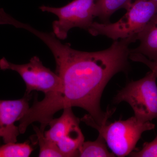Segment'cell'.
Segmentation results:
<instances>
[{
    "mask_svg": "<svg viewBox=\"0 0 157 157\" xmlns=\"http://www.w3.org/2000/svg\"><path fill=\"white\" fill-rule=\"evenodd\" d=\"M31 33L50 49L56 63V73L61 80L60 90L45 94L41 101L35 99L29 110L31 120L46 128L59 110L75 107L87 111L97 123H106L115 109L102 111V94L114 75L129 71V46L137 41V37L115 40L105 50L87 52L63 44L53 32L33 28Z\"/></svg>",
    "mask_w": 157,
    "mask_h": 157,
    "instance_id": "cell-1",
    "label": "cell"
},
{
    "mask_svg": "<svg viewBox=\"0 0 157 157\" xmlns=\"http://www.w3.org/2000/svg\"><path fill=\"white\" fill-rule=\"evenodd\" d=\"M87 125L96 129L99 135L104 137L105 142L112 152L117 156L128 155L135 148L144 132L155 128V125L150 121H140L135 116L126 120L108 121L98 124L89 114L80 119Z\"/></svg>",
    "mask_w": 157,
    "mask_h": 157,
    "instance_id": "cell-2",
    "label": "cell"
},
{
    "mask_svg": "<svg viewBox=\"0 0 157 157\" xmlns=\"http://www.w3.org/2000/svg\"><path fill=\"white\" fill-rule=\"evenodd\" d=\"M127 11L117 22L94 21L88 32L93 36H106L114 41L137 36L157 13V4L150 0H135Z\"/></svg>",
    "mask_w": 157,
    "mask_h": 157,
    "instance_id": "cell-3",
    "label": "cell"
},
{
    "mask_svg": "<svg viewBox=\"0 0 157 157\" xmlns=\"http://www.w3.org/2000/svg\"><path fill=\"white\" fill-rule=\"evenodd\" d=\"M156 78L151 71L143 78L131 82L118 93L113 103H128L134 110L135 117L140 121L146 122L157 118Z\"/></svg>",
    "mask_w": 157,
    "mask_h": 157,
    "instance_id": "cell-4",
    "label": "cell"
},
{
    "mask_svg": "<svg viewBox=\"0 0 157 157\" xmlns=\"http://www.w3.org/2000/svg\"><path fill=\"white\" fill-rule=\"evenodd\" d=\"M97 0H73L67 5L55 8L45 6L39 7L43 12L55 14L58 19L52 22L53 33L59 39L64 40L71 29L78 27L87 31L95 16Z\"/></svg>",
    "mask_w": 157,
    "mask_h": 157,
    "instance_id": "cell-5",
    "label": "cell"
},
{
    "mask_svg": "<svg viewBox=\"0 0 157 157\" xmlns=\"http://www.w3.org/2000/svg\"><path fill=\"white\" fill-rule=\"evenodd\" d=\"M80 121L72 107H67L59 117L50 121L49 130L44 132L45 137L56 144L64 157H78V149L84 142Z\"/></svg>",
    "mask_w": 157,
    "mask_h": 157,
    "instance_id": "cell-6",
    "label": "cell"
},
{
    "mask_svg": "<svg viewBox=\"0 0 157 157\" xmlns=\"http://www.w3.org/2000/svg\"><path fill=\"white\" fill-rule=\"evenodd\" d=\"M0 69L11 70L19 74L25 82V94L29 95L33 90L46 94L59 91L61 88V80L56 74L43 65L38 57H32L24 64H15L5 57L0 59Z\"/></svg>",
    "mask_w": 157,
    "mask_h": 157,
    "instance_id": "cell-7",
    "label": "cell"
},
{
    "mask_svg": "<svg viewBox=\"0 0 157 157\" xmlns=\"http://www.w3.org/2000/svg\"><path fill=\"white\" fill-rule=\"evenodd\" d=\"M30 97L25 94L18 100H0V137L5 144L16 143L19 128L15 125L29 110Z\"/></svg>",
    "mask_w": 157,
    "mask_h": 157,
    "instance_id": "cell-8",
    "label": "cell"
},
{
    "mask_svg": "<svg viewBox=\"0 0 157 157\" xmlns=\"http://www.w3.org/2000/svg\"><path fill=\"white\" fill-rule=\"evenodd\" d=\"M140 45L130 53L141 54L149 59L157 62V12L137 36Z\"/></svg>",
    "mask_w": 157,
    "mask_h": 157,
    "instance_id": "cell-9",
    "label": "cell"
},
{
    "mask_svg": "<svg viewBox=\"0 0 157 157\" xmlns=\"http://www.w3.org/2000/svg\"><path fill=\"white\" fill-rule=\"evenodd\" d=\"M132 3V0H97L95 16L99 17L104 23H107L115 11L121 9L128 10Z\"/></svg>",
    "mask_w": 157,
    "mask_h": 157,
    "instance_id": "cell-10",
    "label": "cell"
},
{
    "mask_svg": "<svg viewBox=\"0 0 157 157\" xmlns=\"http://www.w3.org/2000/svg\"><path fill=\"white\" fill-rule=\"evenodd\" d=\"M106 142L101 135L94 141L83 142L78 149V157H114L115 155L107 149Z\"/></svg>",
    "mask_w": 157,
    "mask_h": 157,
    "instance_id": "cell-11",
    "label": "cell"
},
{
    "mask_svg": "<svg viewBox=\"0 0 157 157\" xmlns=\"http://www.w3.org/2000/svg\"><path fill=\"white\" fill-rule=\"evenodd\" d=\"M33 129L40 147L39 157H64L56 144L45 137L44 132L36 126H33Z\"/></svg>",
    "mask_w": 157,
    "mask_h": 157,
    "instance_id": "cell-12",
    "label": "cell"
},
{
    "mask_svg": "<svg viewBox=\"0 0 157 157\" xmlns=\"http://www.w3.org/2000/svg\"><path fill=\"white\" fill-rule=\"evenodd\" d=\"M33 148L29 142L9 143L0 146V157H29Z\"/></svg>",
    "mask_w": 157,
    "mask_h": 157,
    "instance_id": "cell-13",
    "label": "cell"
},
{
    "mask_svg": "<svg viewBox=\"0 0 157 157\" xmlns=\"http://www.w3.org/2000/svg\"><path fill=\"white\" fill-rule=\"evenodd\" d=\"M128 156L133 157H157V136L151 142L144 144L141 150L132 151Z\"/></svg>",
    "mask_w": 157,
    "mask_h": 157,
    "instance_id": "cell-14",
    "label": "cell"
},
{
    "mask_svg": "<svg viewBox=\"0 0 157 157\" xmlns=\"http://www.w3.org/2000/svg\"><path fill=\"white\" fill-rule=\"evenodd\" d=\"M129 59L134 62H139L146 65L155 73L157 78V62L149 59L141 54L131 52Z\"/></svg>",
    "mask_w": 157,
    "mask_h": 157,
    "instance_id": "cell-15",
    "label": "cell"
},
{
    "mask_svg": "<svg viewBox=\"0 0 157 157\" xmlns=\"http://www.w3.org/2000/svg\"><path fill=\"white\" fill-rule=\"evenodd\" d=\"M150 1H152V2H153L157 4V0H150Z\"/></svg>",
    "mask_w": 157,
    "mask_h": 157,
    "instance_id": "cell-16",
    "label": "cell"
},
{
    "mask_svg": "<svg viewBox=\"0 0 157 157\" xmlns=\"http://www.w3.org/2000/svg\"></svg>",
    "mask_w": 157,
    "mask_h": 157,
    "instance_id": "cell-17",
    "label": "cell"
}]
</instances>
